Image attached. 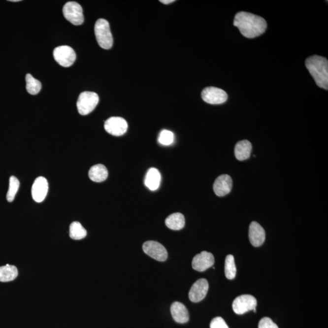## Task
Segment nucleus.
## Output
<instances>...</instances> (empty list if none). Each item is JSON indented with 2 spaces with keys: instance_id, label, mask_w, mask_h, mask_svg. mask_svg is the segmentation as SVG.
I'll return each mask as SVG.
<instances>
[{
  "instance_id": "nucleus-26",
  "label": "nucleus",
  "mask_w": 328,
  "mask_h": 328,
  "mask_svg": "<svg viewBox=\"0 0 328 328\" xmlns=\"http://www.w3.org/2000/svg\"><path fill=\"white\" fill-rule=\"evenodd\" d=\"M158 141L163 145L172 144L174 142V134L168 130H164L161 132Z\"/></svg>"
},
{
  "instance_id": "nucleus-21",
  "label": "nucleus",
  "mask_w": 328,
  "mask_h": 328,
  "mask_svg": "<svg viewBox=\"0 0 328 328\" xmlns=\"http://www.w3.org/2000/svg\"><path fill=\"white\" fill-rule=\"evenodd\" d=\"M17 276L18 269L15 265L7 264L0 267V282H11L14 280Z\"/></svg>"
},
{
  "instance_id": "nucleus-10",
  "label": "nucleus",
  "mask_w": 328,
  "mask_h": 328,
  "mask_svg": "<svg viewBox=\"0 0 328 328\" xmlns=\"http://www.w3.org/2000/svg\"><path fill=\"white\" fill-rule=\"evenodd\" d=\"M104 127L109 134L114 136H121L127 132L128 124L124 118L112 117L106 120Z\"/></svg>"
},
{
  "instance_id": "nucleus-20",
  "label": "nucleus",
  "mask_w": 328,
  "mask_h": 328,
  "mask_svg": "<svg viewBox=\"0 0 328 328\" xmlns=\"http://www.w3.org/2000/svg\"><path fill=\"white\" fill-rule=\"evenodd\" d=\"M165 225L173 230H181L185 226V218L181 213H174L165 220Z\"/></svg>"
},
{
  "instance_id": "nucleus-3",
  "label": "nucleus",
  "mask_w": 328,
  "mask_h": 328,
  "mask_svg": "<svg viewBox=\"0 0 328 328\" xmlns=\"http://www.w3.org/2000/svg\"><path fill=\"white\" fill-rule=\"evenodd\" d=\"M96 40L101 48L109 49L113 46V38L107 20L100 18L95 27Z\"/></svg>"
},
{
  "instance_id": "nucleus-15",
  "label": "nucleus",
  "mask_w": 328,
  "mask_h": 328,
  "mask_svg": "<svg viewBox=\"0 0 328 328\" xmlns=\"http://www.w3.org/2000/svg\"><path fill=\"white\" fill-rule=\"evenodd\" d=\"M249 237L252 246H261L264 243L265 238L264 229L260 224L253 221L249 226Z\"/></svg>"
},
{
  "instance_id": "nucleus-6",
  "label": "nucleus",
  "mask_w": 328,
  "mask_h": 328,
  "mask_svg": "<svg viewBox=\"0 0 328 328\" xmlns=\"http://www.w3.org/2000/svg\"><path fill=\"white\" fill-rule=\"evenodd\" d=\"M257 299L251 295H242L234 300L232 308L235 313L242 315L250 311L256 312Z\"/></svg>"
},
{
  "instance_id": "nucleus-18",
  "label": "nucleus",
  "mask_w": 328,
  "mask_h": 328,
  "mask_svg": "<svg viewBox=\"0 0 328 328\" xmlns=\"http://www.w3.org/2000/svg\"><path fill=\"white\" fill-rule=\"evenodd\" d=\"M252 150L251 143L247 140H241L235 145V155L238 161H244L250 158Z\"/></svg>"
},
{
  "instance_id": "nucleus-19",
  "label": "nucleus",
  "mask_w": 328,
  "mask_h": 328,
  "mask_svg": "<svg viewBox=\"0 0 328 328\" xmlns=\"http://www.w3.org/2000/svg\"><path fill=\"white\" fill-rule=\"evenodd\" d=\"M91 181L95 182H101L108 178L107 168L102 164H97L90 168L88 173Z\"/></svg>"
},
{
  "instance_id": "nucleus-23",
  "label": "nucleus",
  "mask_w": 328,
  "mask_h": 328,
  "mask_svg": "<svg viewBox=\"0 0 328 328\" xmlns=\"http://www.w3.org/2000/svg\"><path fill=\"white\" fill-rule=\"evenodd\" d=\"M27 82V90L31 95H36L41 89V83L39 80L35 79L32 75L28 74L26 75Z\"/></svg>"
},
{
  "instance_id": "nucleus-16",
  "label": "nucleus",
  "mask_w": 328,
  "mask_h": 328,
  "mask_svg": "<svg viewBox=\"0 0 328 328\" xmlns=\"http://www.w3.org/2000/svg\"><path fill=\"white\" fill-rule=\"evenodd\" d=\"M171 314L174 321L178 324H186L189 320L188 310L180 302H174L171 306Z\"/></svg>"
},
{
  "instance_id": "nucleus-30",
  "label": "nucleus",
  "mask_w": 328,
  "mask_h": 328,
  "mask_svg": "<svg viewBox=\"0 0 328 328\" xmlns=\"http://www.w3.org/2000/svg\"><path fill=\"white\" fill-rule=\"evenodd\" d=\"M9 1H11V2H18V1H20V0H10Z\"/></svg>"
},
{
  "instance_id": "nucleus-5",
  "label": "nucleus",
  "mask_w": 328,
  "mask_h": 328,
  "mask_svg": "<svg viewBox=\"0 0 328 328\" xmlns=\"http://www.w3.org/2000/svg\"><path fill=\"white\" fill-rule=\"evenodd\" d=\"M63 14L65 18L72 25L79 26L84 22L82 7L77 2H66L63 8Z\"/></svg>"
},
{
  "instance_id": "nucleus-27",
  "label": "nucleus",
  "mask_w": 328,
  "mask_h": 328,
  "mask_svg": "<svg viewBox=\"0 0 328 328\" xmlns=\"http://www.w3.org/2000/svg\"><path fill=\"white\" fill-rule=\"evenodd\" d=\"M210 328H229L225 320L220 317L213 319L210 323Z\"/></svg>"
},
{
  "instance_id": "nucleus-14",
  "label": "nucleus",
  "mask_w": 328,
  "mask_h": 328,
  "mask_svg": "<svg viewBox=\"0 0 328 328\" xmlns=\"http://www.w3.org/2000/svg\"><path fill=\"white\" fill-rule=\"evenodd\" d=\"M232 186L231 177L228 174H223L216 179L213 184V191L218 197H225L230 192Z\"/></svg>"
},
{
  "instance_id": "nucleus-17",
  "label": "nucleus",
  "mask_w": 328,
  "mask_h": 328,
  "mask_svg": "<svg viewBox=\"0 0 328 328\" xmlns=\"http://www.w3.org/2000/svg\"><path fill=\"white\" fill-rule=\"evenodd\" d=\"M161 176L160 171L155 168H151L147 171L145 179L146 187L152 191H155L160 186Z\"/></svg>"
},
{
  "instance_id": "nucleus-11",
  "label": "nucleus",
  "mask_w": 328,
  "mask_h": 328,
  "mask_svg": "<svg viewBox=\"0 0 328 328\" xmlns=\"http://www.w3.org/2000/svg\"><path fill=\"white\" fill-rule=\"evenodd\" d=\"M209 283L206 279L200 278L192 285L189 291L190 300L194 303L202 301L206 296L209 290Z\"/></svg>"
},
{
  "instance_id": "nucleus-13",
  "label": "nucleus",
  "mask_w": 328,
  "mask_h": 328,
  "mask_svg": "<svg viewBox=\"0 0 328 328\" xmlns=\"http://www.w3.org/2000/svg\"><path fill=\"white\" fill-rule=\"evenodd\" d=\"M48 182L44 177L40 176L35 179L32 187V197L36 202H41L45 200L48 192Z\"/></svg>"
},
{
  "instance_id": "nucleus-24",
  "label": "nucleus",
  "mask_w": 328,
  "mask_h": 328,
  "mask_svg": "<svg viewBox=\"0 0 328 328\" xmlns=\"http://www.w3.org/2000/svg\"><path fill=\"white\" fill-rule=\"evenodd\" d=\"M236 273V268L235 263V259L233 255H229L225 260V275L229 280H233L235 278Z\"/></svg>"
},
{
  "instance_id": "nucleus-12",
  "label": "nucleus",
  "mask_w": 328,
  "mask_h": 328,
  "mask_svg": "<svg viewBox=\"0 0 328 328\" xmlns=\"http://www.w3.org/2000/svg\"><path fill=\"white\" fill-rule=\"evenodd\" d=\"M215 263V259L213 254L206 251H203L195 256L192 261V267L198 272H204L212 267Z\"/></svg>"
},
{
  "instance_id": "nucleus-22",
  "label": "nucleus",
  "mask_w": 328,
  "mask_h": 328,
  "mask_svg": "<svg viewBox=\"0 0 328 328\" xmlns=\"http://www.w3.org/2000/svg\"><path fill=\"white\" fill-rule=\"evenodd\" d=\"M87 235V230L79 222L74 221L70 225L69 236L72 239H75V240H80V239L85 238Z\"/></svg>"
},
{
  "instance_id": "nucleus-28",
  "label": "nucleus",
  "mask_w": 328,
  "mask_h": 328,
  "mask_svg": "<svg viewBox=\"0 0 328 328\" xmlns=\"http://www.w3.org/2000/svg\"><path fill=\"white\" fill-rule=\"evenodd\" d=\"M259 328H278V327L269 317H264L260 320Z\"/></svg>"
},
{
  "instance_id": "nucleus-7",
  "label": "nucleus",
  "mask_w": 328,
  "mask_h": 328,
  "mask_svg": "<svg viewBox=\"0 0 328 328\" xmlns=\"http://www.w3.org/2000/svg\"><path fill=\"white\" fill-rule=\"evenodd\" d=\"M53 55L57 63L64 67L72 66L76 59L74 49L68 46L57 47L54 50Z\"/></svg>"
},
{
  "instance_id": "nucleus-25",
  "label": "nucleus",
  "mask_w": 328,
  "mask_h": 328,
  "mask_svg": "<svg viewBox=\"0 0 328 328\" xmlns=\"http://www.w3.org/2000/svg\"><path fill=\"white\" fill-rule=\"evenodd\" d=\"M19 187L20 182L16 177L14 176L10 177L9 179V190L6 195L7 201L11 202L14 200L15 195L17 194Z\"/></svg>"
},
{
  "instance_id": "nucleus-29",
  "label": "nucleus",
  "mask_w": 328,
  "mask_h": 328,
  "mask_svg": "<svg viewBox=\"0 0 328 328\" xmlns=\"http://www.w3.org/2000/svg\"><path fill=\"white\" fill-rule=\"evenodd\" d=\"M175 1H174V0H161L160 2H162V3L164 4H168L171 3V2H173Z\"/></svg>"
},
{
  "instance_id": "nucleus-2",
  "label": "nucleus",
  "mask_w": 328,
  "mask_h": 328,
  "mask_svg": "<svg viewBox=\"0 0 328 328\" xmlns=\"http://www.w3.org/2000/svg\"><path fill=\"white\" fill-rule=\"evenodd\" d=\"M306 68L320 88L328 89V61L322 56H313L306 60Z\"/></svg>"
},
{
  "instance_id": "nucleus-1",
  "label": "nucleus",
  "mask_w": 328,
  "mask_h": 328,
  "mask_svg": "<svg viewBox=\"0 0 328 328\" xmlns=\"http://www.w3.org/2000/svg\"><path fill=\"white\" fill-rule=\"evenodd\" d=\"M233 25L239 29L242 35L248 38L261 35L267 28V23L263 18L246 12L236 14Z\"/></svg>"
},
{
  "instance_id": "nucleus-8",
  "label": "nucleus",
  "mask_w": 328,
  "mask_h": 328,
  "mask_svg": "<svg viewBox=\"0 0 328 328\" xmlns=\"http://www.w3.org/2000/svg\"><path fill=\"white\" fill-rule=\"evenodd\" d=\"M201 97L204 101L212 105H220L225 103L228 98L226 91L216 87H207L203 90Z\"/></svg>"
},
{
  "instance_id": "nucleus-4",
  "label": "nucleus",
  "mask_w": 328,
  "mask_h": 328,
  "mask_svg": "<svg viewBox=\"0 0 328 328\" xmlns=\"http://www.w3.org/2000/svg\"><path fill=\"white\" fill-rule=\"evenodd\" d=\"M99 101L96 93L85 91L79 95L77 101L78 111L82 116L88 115L95 109Z\"/></svg>"
},
{
  "instance_id": "nucleus-9",
  "label": "nucleus",
  "mask_w": 328,
  "mask_h": 328,
  "mask_svg": "<svg viewBox=\"0 0 328 328\" xmlns=\"http://www.w3.org/2000/svg\"><path fill=\"white\" fill-rule=\"evenodd\" d=\"M143 251L145 253L159 262H164L167 259L168 252L162 244L155 241H148L143 244Z\"/></svg>"
}]
</instances>
